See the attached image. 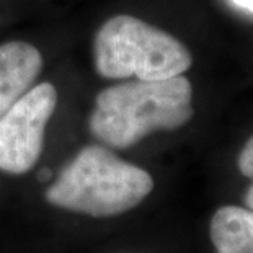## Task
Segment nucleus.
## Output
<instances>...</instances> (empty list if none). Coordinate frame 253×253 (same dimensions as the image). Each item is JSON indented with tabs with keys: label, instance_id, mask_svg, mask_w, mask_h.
Here are the masks:
<instances>
[{
	"label": "nucleus",
	"instance_id": "f257e3e1",
	"mask_svg": "<svg viewBox=\"0 0 253 253\" xmlns=\"http://www.w3.org/2000/svg\"><path fill=\"white\" fill-rule=\"evenodd\" d=\"M193 113V87L183 75L131 80L96 95L88 126L101 144L127 149L155 131L185 126Z\"/></svg>",
	"mask_w": 253,
	"mask_h": 253
},
{
	"label": "nucleus",
	"instance_id": "f03ea898",
	"mask_svg": "<svg viewBox=\"0 0 253 253\" xmlns=\"http://www.w3.org/2000/svg\"><path fill=\"white\" fill-rule=\"evenodd\" d=\"M154 190V178L141 167L106 147H84L46 190L47 203L91 217H111L139 206Z\"/></svg>",
	"mask_w": 253,
	"mask_h": 253
},
{
	"label": "nucleus",
	"instance_id": "7ed1b4c3",
	"mask_svg": "<svg viewBox=\"0 0 253 253\" xmlns=\"http://www.w3.org/2000/svg\"><path fill=\"white\" fill-rule=\"evenodd\" d=\"M93 56L96 72L106 79L164 80L183 75L193 62L175 36L131 15H116L100 26Z\"/></svg>",
	"mask_w": 253,
	"mask_h": 253
},
{
	"label": "nucleus",
	"instance_id": "20e7f679",
	"mask_svg": "<svg viewBox=\"0 0 253 253\" xmlns=\"http://www.w3.org/2000/svg\"><path fill=\"white\" fill-rule=\"evenodd\" d=\"M56 105L54 85L42 82L21 95L0 116V170L21 175L36 165Z\"/></svg>",
	"mask_w": 253,
	"mask_h": 253
},
{
	"label": "nucleus",
	"instance_id": "39448f33",
	"mask_svg": "<svg viewBox=\"0 0 253 253\" xmlns=\"http://www.w3.org/2000/svg\"><path fill=\"white\" fill-rule=\"evenodd\" d=\"M42 69L41 52L23 41L0 46V116L26 93Z\"/></svg>",
	"mask_w": 253,
	"mask_h": 253
},
{
	"label": "nucleus",
	"instance_id": "423d86ee",
	"mask_svg": "<svg viewBox=\"0 0 253 253\" xmlns=\"http://www.w3.org/2000/svg\"><path fill=\"white\" fill-rule=\"evenodd\" d=\"M216 253H253V211L249 208L222 206L209 224Z\"/></svg>",
	"mask_w": 253,
	"mask_h": 253
},
{
	"label": "nucleus",
	"instance_id": "0eeeda50",
	"mask_svg": "<svg viewBox=\"0 0 253 253\" xmlns=\"http://www.w3.org/2000/svg\"><path fill=\"white\" fill-rule=\"evenodd\" d=\"M237 164H239L240 173L250 180V186L245 193V204L253 211V136L245 142Z\"/></svg>",
	"mask_w": 253,
	"mask_h": 253
},
{
	"label": "nucleus",
	"instance_id": "6e6552de",
	"mask_svg": "<svg viewBox=\"0 0 253 253\" xmlns=\"http://www.w3.org/2000/svg\"><path fill=\"white\" fill-rule=\"evenodd\" d=\"M234 3L237 5V7L249 10V12L253 13V0H234Z\"/></svg>",
	"mask_w": 253,
	"mask_h": 253
},
{
	"label": "nucleus",
	"instance_id": "1a4fd4ad",
	"mask_svg": "<svg viewBox=\"0 0 253 253\" xmlns=\"http://www.w3.org/2000/svg\"><path fill=\"white\" fill-rule=\"evenodd\" d=\"M47 178H51V171L47 170V169H42V170H41V173H40V180L46 181Z\"/></svg>",
	"mask_w": 253,
	"mask_h": 253
}]
</instances>
